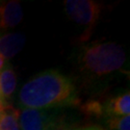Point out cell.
Segmentation results:
<instances>
[{
	"instance_id": "obj_1",
	"label": "cell",
	"mask_w": 130,
	"mask_h": 130,
	"mask_svg": "<svg viewBox=\"0 0 130 130\" xmlns=\"http://www.w3.org/2000/svg\"><path fill=\"white\" fill-rule=\"evenodd\" d=\"M20 107L45 110L75 105L76 89L68 76L56 70H47L33 76L19 93Z\"/></svg>"
},
{
	"instance_id": "obj_2",
	"label": "cell",
	"mask_w": 130,
	"mask_h": 130,
	"mask_svg": "<svg viewBox=\"0 0 130 130\" xmlns=\"http://www.w3.org/2000/svg\"><path fill=\"white\" fill-rule=\"evenodd\" d=\"M126 60L123 48L116 42H93L84 46L79 56L82 71L92 76H104L118 71Z\"/></svg>"
},
{
	"instance_id": "obj_3",
	"label": "cell",
	"mask_w": 130,
	"mask_h": 130,
	"mask_svg": "<svg viewBox=\"0 0 130 130\" xmlns=\"http://www.w3.org/2000/svg\"><path fill=\"white\" fill-rule=\"evenodd\" d=\"M20 130H68L61 120L45 110L23 108L19 114Z\"/></svg>"
},
{
	"instance_id": "obj_4",
	"label": "cell",
	"mask_w": 130,
	"mask_h": 130,
	"mask_svg": "<svg viewBox=\"0 0 130 130\" xmlns=\"http://www.w3.org/2000/svg\"><path fill=\"white\" fill-rule=\"evenodd\" d=\"M67 14L74 22L88 28H93L98 21L101 6L93 0H66Z\"/></svg>"
},
{
	"instance_id": "obj_5",
	"label": "cell",
	"mask_w": 130,
	"mask_h": 130,
	"mask_svg": "<svg viewBox=\"0 0 130 130\" xmlns=\"http://www.w3.org/2000/svg\"><path fill=\"white\" fill-rule=\"evenodd\" d=\"M23 18L21 5L17 0L0 3V28L9 29L17 26Z\"/></svg>"
},
{
	"instance_id": "obj_6",
	"label": "cell",
	"mask_w": 130,
	"mask_h": 130,
	"mask_svg": "<svg viewBox=\"0 0 130 130\" xmlns=\"http://www.w3.org/2000/svg\"><path fill=\"white\" fill-rule=\"evenodd\" d=\"M103 104V114L108 117H121L130 114V93L125 91L117 96L109 98Z\"/></svg>"
},
{
	"instance_id": "obj_7",
	"label": "cell",
	"mask_w": 130,
	"mask_h": 130,
	"mask_svg": "<svg viewBox=\"0 0 130 130\" xmlns=\"http://www.w3.org/2000/svg\"><path fill=\"white\" fill-rule=\"evenodd\" d=\"M25 36L20 33H10L0 37V54L9 60L17 55L25 44Z\"/></svg>"
},
{
	"instance_id": "obj_8",
	"label": "cell",
	"mask_w": 130,
	"mask_h": 130,
	"mask_svg": "<svg viewBox=\"0 0 130 130\" xmlns=\"http://www.w3.org/2000/svg\"><path fill=\"white\" fill-rule=\"evenodd\" d=\"M17 88V74L10 64H6L0 70V89L3 99L12 96Z\"/></svg>"
},
{
	"instance_id": "obj_9",
	"label": "cell",
	"mask_w": 130,
	"mask_h": 130,
	"mask_svg": "<svg viewBox=\"0 0 130 130\" xmlns=\"http://www.w3.org/2000/svg\"><path fill=\"white\" fill-rule=\"evenodd\" d=\"M19 114L17 109L6 104L0 112V130H20Z\"/></svg>"
},
{
	"instance_id": "obj_10",
	"label": "cell",
	"mask_w": 130,
	"mask_h": 130,
	"mask_svg": "<svg viewBox=\"0 0 130 130\" xmlns=\"http://www.w3.org/2000/svg\"><path fill=\"white\" fill-rule=\"evenodd\" d=\"M106 125L109 130H130V116L108 117L106 118Z\"/></svg>"
},
{
	"instance_id": "obj_11",
	"label": "cell",
	"mask_w": 130,
	"mask_h": 130,
	"mask_svg": "<svg viewBox=\"0 0 130 130\" xmlns=\"http://www.w3.org/2000/svg\"><path fill=\"white\" fill-rule=\"evenodd\" d=\"M82 111L86 113L88 116L93 117H102L103 114V104L100 103L98 100H91L85 103L83 106L81 107Z\"/></svg>"
},
{
	"instance_id": "obj_12",
	"label": "cell",
	"mask_w": 130,
	"mask_h": 130,
	"mask_svg": "<svg viewBox=\"0 0 130 130\" xmlns=\"http://www.w3.org/2000/svg\"><path fill=\"white\" fill-rule=\"evenodd\" d=\"M76 130H105V129L98 125H90V126H85V127H80V128H78V129Z\"/></svg>"
},
{
	"instance_id": "obj_13",
	"label": "cell",
	"mask_w": 130,
	"mask_h": 130,
	"mask_svg": "<svg viewBox=\"0 0 130 130\" xmlns=\"http://www.w3.org/2000/svg\"><path fill=\"white\" fill-rule=\"evenodd\" d=\"M6 65V60L3 56L0 54V70L4 68V66Z\"/></svg>"
},
{
	"instance_id": "obj_14",
	"label": "cell",
	"mask_w": 130,
	"mask_h": 130,
	"mask_svg": "<svg viewBox=\"0 0 130 130\" xmlns=\"http://www.w3.org/2000/svg\"><path fill=\"white\" fill-rule=\"evenodd\" d=\"M0 103H5L4 99L2 98V94H1V89H0Z\"/></svg>"
},
{
	"instance_id": "obj_15",
	"label": "cell",
	"mask_w": 130,
	"mask_h": 130,
	"mask_svg": "<svg viewBox=\"0 0 130 130\" xmlns=\"http://www.w3.org/2000/svg\"><path fill=\"white\" fill-rule=\"evenodd\" d=\"M5 105H6L5 103H0V112L3 110V108L5 107Z\"/></svg>"
}]
</instances>
